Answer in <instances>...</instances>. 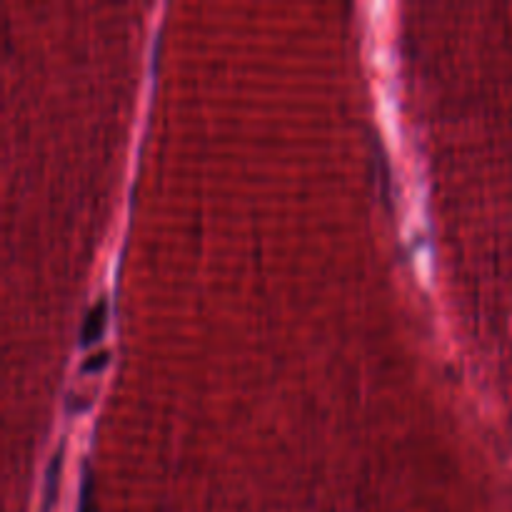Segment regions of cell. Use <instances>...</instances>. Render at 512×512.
Returning a JSON list of instances; mask_svg holds the SVG:
<instances>
[{
    "instance_id": "cell-1",
    "label": "cell",
    "mask_w": 512,
    "mask_h": 512,
    "mask_svg": "<svg viewBox=\"0 0 512 512\" xmlns=\"http://www.w3.org/2000/svg\"><path fill=\"white\" fill-rule=\"evenodd\" d=\"M105 315H108V303H105V300H98V303H95V308L88 313V318H85L83 333H80V338H83V345L95 343V340L103 335Z\"/></svg>"
},
{
    "instance_id": "cell-2",
    "label": "cell",
    "mask_w": 512,
    "mask_h": 512,
    "mask_svg": "<svg viewBox=\"0 0 512 512\" xmlns=\"http://www.w3.org/2000/svg\"><path fill=\"white\" fill-rule=\"evenodd\" d=\"M105 360H108V353H100V355H93V358L88 360V363L83 365V370L85 373H93V370H98V368H103L105 365Z\"/></svg>"
},
{
    "instance_id": "cell-3",
    "label": "cell",
    "mask_w": 512,
    "mask_h": 512,
    "mask_svg": "<svg viewBox=\"0 0 512 512\" xmlns=\"http://www.w3.org/2000/svg\"><path fill=\"white\" fill-rule=\"evenodd\" d=\"M78 512H93V503H90V483H85L83 495H80V508Z\"/></svg>"
}]
</instances>
